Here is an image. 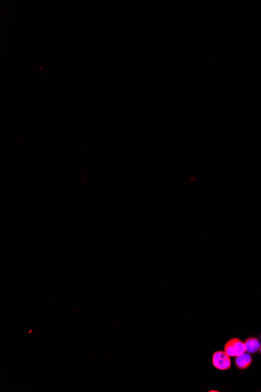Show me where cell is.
I'll return each instance as SVG.
<instances>
[{"mask_svg":"<svg viewBox=\"0 0 261 392\" xmlns=\"http://www.w3.org/2000/svg\"><path fill=\"white\" fill-rule=\"evenodd\" d=\"M224 351L230 357H236L246 352L245 344L239 338H232L225 344Z\"/></svg>","mask_w":261,"mask_h":392,"instance_id":"obj_1","label":"cell"},{"mask_svg":"<svg viewBox=\"0 0 261 392\" xmlns=\"http://www.w3.org/2000/svg\"><path fill=\"white\" fill-rule=\"evenodd\" d=\"M212 363L218 370H229L231 367L230 356L225 351H216L213 355Z\"/></svg>","mask_w":261,"mask_h":392,"instance_id":"obj_2","label":"cell"},{"mask_svg":"<svg viewBox=\"0 0 261 392\" xmlns=\"http://www.w3.org/2000/svg\"><path fill=\"white\" fill-rule=\"evenodd\" d=\"M235 363L236 367L239 368V370H245L252 363V357H251L250 354L248 352L247 353L244 352L240 356H236Z\"/></svg>","mask_w":261,"mask_h":392,"instance_id":"obj_3","label":"cell"},{"mask_svg":"<svg viewBox=\"0 0 261 392\" xmlns=\"http://www.w3.org/2000/svg\"><path fill=\"white\" fill-rule=\"evenodd\" d=\"M246 351L249 354H254L258 351L261 343L255 337H249L245 341Z\"/></svg>","mask_w":261,"mask_h":392,"instance_id":"obj_4","label":"cell"},{"mask_svg":"<svg viewBox=\"0 0 261 392\" xmlns=\"http://www.w3.org/2000/svg\"><path fill=\"white\" fill-rule=\"evenodd\" d=\"M259 350H260V351H261V347H260V349Z\"/></svg>","mask_w":261,"mask_h":392,"instance_id":"obj_5","label":"cell"}]
</instances>
